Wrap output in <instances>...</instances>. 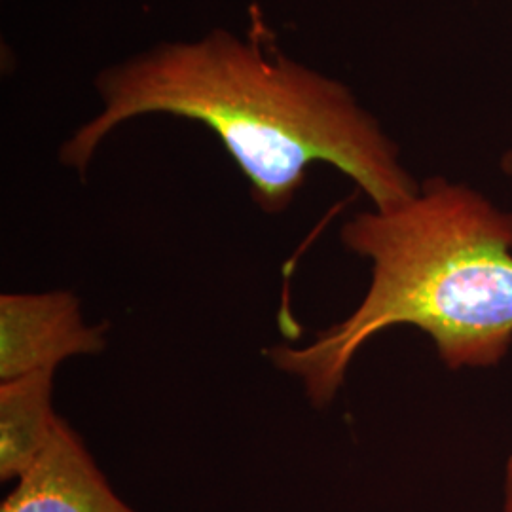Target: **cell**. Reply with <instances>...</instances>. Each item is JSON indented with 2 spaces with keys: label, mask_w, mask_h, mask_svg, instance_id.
<instances>
[{
  "label": "cell",
  "mask_w": 512,
  "mask_h": 512,
  "mask_svg": "<svg viewBox=\"0 0 512 512\" xmlns=\"http://www.w3.org/2000/svg\"><path fill=\"white\" fill-rule=\"evenodd\" d=\"M55 370L0 382V478L19 480L54 439Z\"/></svg>",
  "instance_id": "cell-5"
},
{
  "label": "cell",
  "mask_w": 512,
  "mask_h": 512,
  "mask_svg": "<svg viewBox=\"0 0 512 512\" xmlns=\"http://www.w3.org/2000/svg\"><path fill=\"white\" fill-rule=\"evenodd\" d=\"M243 37L213 29L196 40L154 44L95 78L101 110L59 150L86 177L114 129L167 114L211 129L266 215L285 213L313 164L346 173L378 211L412 200L420 184L399 147L340 80L283 54L253 6Z\"/></svg>",
  "instance_id": "cell-1"
},
{
  "label": "cell",
  "mask_w": 512,
  "mask_h": 512,
  "mask_svg": "<svg viewBox=\"0 0 512 512\" xmlns=\"http://www.w3.org/2000/svg\"><path fill=\"white\" fill-rule=\"evenodd\" d=\"M109 323L88 325L71 291L0 296V382L57 370L78 355L107 348Z\"/></svg>",
  "instance_id": "cell-3"
},
{
  "label": "cell",
  "mask_w": 512,
  "mask_h": 512,
  "mask_svg": "<svg viewBox=\"0 0 512 512\" xmlns=\"http://www.w3.org/2000/svg\"><path fill=\"white\" fill-rule=\"evenodd\" d=\"M349 251L372 262L363 302L302 346H275V368L298 378L317 408L332 403L349 363L382 330H423L450 368L494 366L512 344V213L446 179L342 228Z\"/></svg>",
  "instance_id": "cell-2"
},
{
  "label": "cell",
  "mask_w": 512,
  "mask_h": 512,
  "mask_svg": "<svg viewBox=\"0 0 512 512\" xmlns=\"http://www.w3.org/2000/svg\"><path fill=\"white\" fill-rule=\"evenodd\" d=\"M501 167H503V171L507 173V175H512V148L503 156V160H501Z\"/></svg>",
  "instance_id": "cell-7"
},
{
  "label": "cell",
  "mask_w": 512,
  "mask_h": 512,
  "mask_svg": "<svg viewBox=\"0 0 512 512\" xmlns=\"http://www.w3.org/2000/svg\"><path fill=\"white\" fill-rule=\"evenodd\" d=\"M505 512H512V456L507 463V478H505Z\"/></svg>",
  "instance_id": "cell-6"
},
{
  "label": "cell",
  "mask_w": 512,
  "mask_h": 512,
  "mask_svg": "<svg viewBox=\"0 0 512 512\" xmlns=\"http://www.w3.org/2000/svg\"><path fill=\"white\" fill-rule=\"evenodd\" d=\"M0 512H137L114 490L84 440L67 421L59 420L54 439L21 476Z\"/></svg>",
  "instance_id": "cell-4"
}]
</instances>
